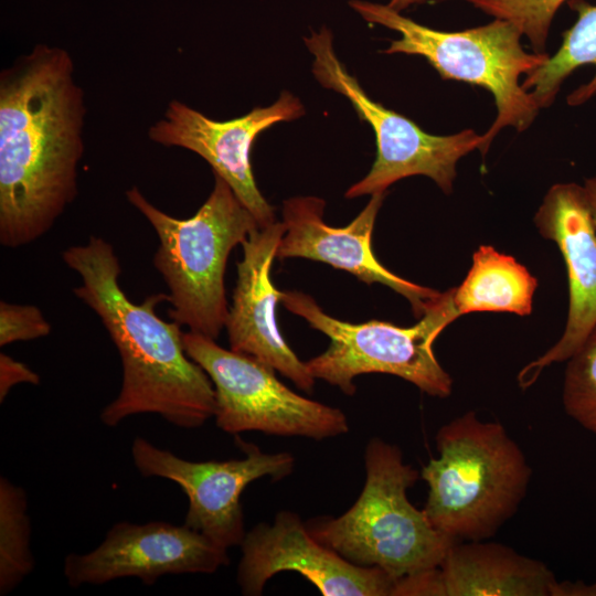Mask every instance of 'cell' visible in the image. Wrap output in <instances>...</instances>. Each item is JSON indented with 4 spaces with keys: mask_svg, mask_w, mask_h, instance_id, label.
Masks as SVG:
<instances>
[{
    "mask_svg": "<svg viewBox=\"0 0 596 596\" xmlns=\"http://www.w3.org/2000/svg\"><path fill=\"white\" fill-rule=\"evenodd\" d=\"M84 92L62 47L35 45L0 74V243L43 236L77 195Z\"/></svg>",
    "mask_w": 596,
    "mask_h": 596,
    "instance_id": "6da1fadb",
    "label": "cell"
},
{
    "mask_svg": "<svg viewBox=\"0 0 596 596\" xmlns=\"http://www.w3.org/2000/svg\"><path fill=\"white\" fill-rule=\"evenodd\" d=\"M62 257L82 279L74 295L99 317L121 359V387L100 412L103 424L115 427L132 415L151 413L178 427L196 428L214 417L212 381L187 354L180 324L156 312L168 295L132 302L119 285L114 247L102 237L91 236Z\"/></svg>",
    "mask_w": 596,
    "mask_h": 596,
    "instance_id": "7a4b0ae2",
    "label": "cell"
},
{
    "mask_svg": "<svg viewBox=\"0 0 596 596\" xmlns=\"http://www.w3.org/2000/svg\"><path fill=\"white\" fill-rule=\"evenodd\" d=\"M438 457L423 467L428 486L424 512L456 542L483 541L517 512L531 468L502 424L467 412L436 434Z\"/></svg>",
    "mask_w": 596,
    "mask_h": 596,
    "instance_id": "3957f363",
    "label": "cell"
},
{
    "mask_svg": "<svg viewBox=\"0 0 596 596\" xmlns=\"http://www.w3.org/2000/svg\"><path fill=\"white\" fill-rule=\"evenodd\" d=\"M365 482L354 504L338 518L306 523L311 535L347 561L377 567L395 581L438 567L456 541L436 530L407 490L418 471L401 449L379 437L364 453Z\"/></svg>",
    "mask_w": 596,
    "mask_h": 596,
    "instance_id": "277c9868",
    "label": "cell"
},
{
    "mask_svg": "<svg viewBox=\"0 0 596 596\" xmlns=\"http://www.w3.org/2000/svg\"><path fill=\"white\" fill-rule=\"evenodd\" d=\"M126 198L158 235L153 266L169 288V316L190 331L216 340L230 308L224 286L227 258L259 227L256 220L215 173L209 198L189 219L161 211L137 187L128 189Z\"/></svg>",
    "mask_w": 596,
    "mask_h": 596,
    "instance_id": "5b68a950",
    "label": "cell"
},
{
    "mask_svg": "<svg viewBox=\"0 0 596 596\" xmlns=\"http://www.w3.org/2000/svg\"><path fill=\"white\" fill-rule=\"evenodd\" d=\"M349 6L366 22L401 34L383 53L419 55L443 79L480 86L492 95L497 115L483 134L482 156L503 128L522 132L536 118L541 108L531 93L522 88L520 76L541 66L549 54L526 52L521 44L522 34L512 23L494 19L471 29L441 31L419 24L387 4L350 0Z\"/></svg>",
    "mask_w": 596,
    "mask_h": 596,
    "instance_id": "8992f818",
    "label": "cell"
},
{
    "mask_svg": "<svg viewBox=\"0 0 596 596\" xmlns=\"http://www.w3.org/2000/svg\"><path fill=\"white\" fill-rule=\"evenodd\" d=\"M454 294L455 288L441 292L419 321L408 328L379 320H339L326 313L310 295L296 290L283 291L280 302L330 340L324 352L306 362L315 379L351 396L358 375L385 373L411 382L430 396L445 398L451 394L453 380L437 361L433 344L459 317Z\"/></svg>",
    "mask_w": 596,
    "mask_h": 596,
    "instance_id": "52a82bcc",
    "label": "cell"
},
{
    "mask_svg": "<svg viewBox=\"0 0 596 596\" xmlns=\"http://www.w3.org/2000/svg\"><path fill=\"white\" fill-rule=\"evenodd\" d=\"M304 41L313 56L312 74L318 83L344 96L375 135V160L368 174L351 185L344 196L386 192L393 183L412 175L428 177L444 193H451L458 161L476 149L482 150L483 135L471 128L446 136L424 131L412 119L369 97L336 55L328 28L312 31Z\"/></svg>",
    "mask_w": 596,
    "mask_h": 596,
    "instance_id": "ba28073f",
    "label": "cell"
},
{
    "mask_svg": "<svg viewBox=\"0 0 596 596\" xmlns=\"http://www.w3.org/2000/svg\"><path fill=\"white\" fill-rule=\"evenodd\" d=\"M185 352L209 375L215 391L216 426L228 434L260 432L315 440L347 434L345 414L304 397L257 359L219 345L192 331L183 333Z\"/></svg>",
    "mask_w": 596,
    "mask_h": 596,
    "instance_id": "9c48e42d",
    "label": "cell"
},
{
    "mask_svg": "<svg viewBox=\"0 0 596 596\" xmlns=\"http://www.w3.org/2000/svg\"><path fill=\"white\" fill-rule=\"evenodd\" d=\"M245 457L228 460L192 461L137 437L131 456L145 477L175 482L189 505L184 524L228 550L240 545L246 534L241 496L253 481L263 477L280 480L295 466L289 453L266 454L256 445L237 438Z\"/></svg>",
    "mask_w": 596,
    "mask_h": 596,
    "instance_id": "30bf717a",
    "label": "cell"
},
{
    "mask_svg": "<svg viewBox=\"0 0 596 596\" xmlns=\"http://www.w3.org/2000/svg\"><path fill=\"white\" fill-rule=\"evenodd\" d=\"M305 115L301 102L283 92L267 107H256L244 116L217 121L187 104L172 99L163 117L148 130L151 141L164 147H180L202 157L232 188L259 227L275 221V210L257 188L251 152L257 136L270 126Z\"/></svg>",
    "mask_w": 596,
    "mask_h": 596,
    "instance_id": "8fae6325",
    "label": "cell"
},
{
    "mask_svg": "<svg viewBox=\"0 0 596 596\" xmlns=\"http://www.w3.org/2000/svg\"><path fill=\"white\" fill-rule=\"evenodd\" d=\"M228 563L226 549L185 524L123 521L115 523L93 551L66 555L63 573L72 587L124 577L153 585L164 575L213 574Z\"/></svg>",
    "mask_w": 596,
    "mask_h": 596,
    "instance_id": "7c38bea8",
    "label": "cell"
},
{
    "mask_svg": "<svg viewBox=\"0 0 596 596\" xmlns=\"http://www.w3.org/2000/svg\"><path fill=\"white\" fill-rule=\"evenodd\" d=\"M236 581L242 594L260 595L281 572H296L324 596H393L395 579L377 567L358 566L317 541L300 517L280 511L258 523L240 544Z\"/></svg>",
    "mask_w": 596,
    "mask_h": 596,
    "instance_id": "4fadbf2b",
    "label": "cell"
},
{
    "mask_svg": "<svg viewBox=\"0 0 596 596\" xmlns=\"http://www.w3.org/2000/svg\"><path fill=\"white\" fill-rule=\"evenodd\" d=\"M386 192L374 193L360 214L347 226L334 227L323 220V199L295 196L283 203L286 232L276 258L302 257L326 263L354 275L359 280L390 287L405 297L415 317L441 292L404 279L384 267L372 251V233Z\"/></svg>",
    "mask_w": 596,
    "mask_h": 596,
    "instance_id": "5bb4252c",
    "label": "cell"
},
{
    "mask_svg": "<svg viewBox=\"0 0 596 596\" xmlns=\"http://www.w3.org/2000/svg\"><path fill=\"white\" fill-rule=\"evenodd\" d=\"M534 223L539 233L553 241L562 253L570 305L560 340L519 373L522 387L531 385L544 368L567 361L596 326V226L584 187L574 182L553 184L534 215Z\"/></svg>",
    "mask_w": 596,
    "mask_h": 596,
    "instance_id": "9a60e30c",
    "label": "cell"
},
{
    "mask_svg": "<svg viewBox=\"0 0 596 596\" xmlns=\"http://www.w3.org/2000/svg\"><path fill=\"white\" fill-rule=\"evenodd\" d=\"M286 232L284 222L254 230L242 244L237 280L225 328L230 349L247 354L288 377L298 389L311 392L316 379L284 339L276 319L283 291L273 284L270 272Z\"/></svg>",
    "mask_w": 596,
    "mask_h": 596,
    "instance_id": "2e32d148",
    "label": "cell"
},
{
    "mask_svg": "<svg viewBox=\"0 0 596 596\" xmlns=\"http://www.w3.org/2000/svg\"><path fill=\"white\" fill-rule=\"evenodd\" d=\"M441 596H552L557 582L541 561L494 542H456L438 566Z\"/></svg>",
    "mask_w": 596,
    "mask_h": 596,
    "instance_id": "e0dca14e",
    "label": "cell"
},
{
    "mask_svg": "<svg viewBox=\"0 0 596 596\" xmlns=\"http://www.w3.org/2000/svg\"><path fill=\"white\" fill-rule=\"evenodd\" d=\"M538 280L514 257L481 245L464 281L455 288L454 302L460 316L478 311L529 316Z\"/></svg>",
    "mask_w": 596,
    "mask_h": 596,
    "instance_id": "ac0fdd59",
    "label": "cell"
},
{
    "mask_svg": "<svg viewBox=\"0 0 596 596\" xmlns=\"http://www.w3.org/2000/svg\"><path fill=\"white\" fill-rule=\"evenodd\" d=\"M576 12L575 23L563 32L562 43L552 56L525 75L522 88L530 92L540 108L553 104L562 83L577 67L592 64L596 67V6L586 0H568ZM596 95V72L593 78L567 96L570 106H578Z\"/></svg>",
    "mask_w": 596,
    "mask_h": 596,
    "instance_id": "d6986e66",
    "label": "cell"
},
{
    "mask_svg": "<svg viewBox=\"0 0 596 596\" xmlns=\"http://www.w3.org/2000/svg\"><path fill=\"white\" fill-rule=\"evenodd\" d=\"M31 520L24 489L0 478V595L13 592L34 570Z\"/></svg>",
    "mask_w": 596,
    "mask_h": 596,
    "instance_id": "ffe728a7",
    "label": "cell"
},
{
    "mask_svg": "<svg viewBox=\"0 0 596 596\" xmlns=\"http://www.w3.org/2000/svg\"><path fill=\"white\" fill-rule=\"evenodd\" d=\"M566 362L564 409L582 427L596 434V326Z\"/></svg>",
    "mask_w": 596,
    "mask_h": 596,
    "instance_id": "44dd1931",
    "label": "cell"
},
{
    "mask_svg": "<svg viewBox=\"0 0 596 596\" xmlns=\"http://www.w3.org/2000/svg\"><path fill=\"white\" fill-rule=\"evenodd\" d=\"M494 19L512 23L529 39L535 53H546L552 21L567 0H466Z\"/></svg>",
    "mask_w": 596,
    "mask_h": 596,
    "instance_id": "7402d4cb",
    "label": "cell"
},
{
    "mask_svg": "<svg viewBox=\"0 0 596 596\" xmlns=\"http://www.w3.org/2000/svg\"><path fill=\"white\" fill-rule=\"evenodd\" d=\"M51 324L42 311L31 305L0 302V345L49 336Z\"/></svg>",
    "mask_w": 596,
    "mask_h": 596,
    "instance_id": "603a6c76",
    "label": "cell"
},
{
    "mask_svg": "<svg viewBox=\"0 0 596 596\" xmlns=\"http://www.w3.org/2000/svg\"><path fill=\"white\" fill-rule=\"evenodd\" d=\"M19 383L39 384L40 376L23 362L17 361L8 354L0 353V402L7 397L9 391Z\"/></svg>",
    "mask_w": 596,
    "mask_h": 596,
    "instance_id": "cb8c5ba5",
    "label": "cell"
},
{
    "mask_svg": "<svg viewBox=\"0 0 596 596\" xmlns=\"http://www.w3.org/2000/svg\"><path fill=\"white\" fill-rule=\"evenodd\" d=\"M552 596H596V583L588 585L582 582H556Z\"/></svg>",
    "mask_w": 596,
    "mask_h": 596,
    "instance_id": "d4e9b609",
    "label": "cell"
},
{
    "mask_svg": "<svg viewBox=\"0 0 596 596\" xmlns=\"http://www.w3.org/2000/svg\"><path fill=\"white\" fill-rule=\"evenodd\" d=\"M583 187L589 205L592 217L596 226V175L587 179Z\"/></svg>",
    "mask_w": 596,
    "mask_h": 596,
    "instance_id": "484cf974",
    "label": "cell"
},
{
    "mask_svg": "<svg viewBox=\"0 0 596 596\" xmlns=\"http://www.w3.org/2000/svg\"><path fill=\"white\" fill-rule=\"evenodd\" d=\"M443 1V0H389L387 6L398 12L414 4L426 2Z\"/></svg>",
    "mask_w": 596,
    "mask_h": 596,
    "instance_id": "4316f807",
    "label": "cell"
}]
</instances>
